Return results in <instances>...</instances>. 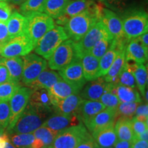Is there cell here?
Segmentation results:
<instances>
[{"mask_svg":"<svg viewBox=\"0 0 148 148\" xmlns=\"http://www.w3.org/2000/svg\"><path fill=\"white\" fill-rule=\"evenodd\" d=\"M137 38L138 40H140V42H141V44L144 47L147 48L148 49V34L147 32H145L140 36H138Z\"/></svg>","mask_w":148,"mask_h":148,"instance_id":"53","label":"cell"},{"mask_svg":"<svg viewBox=\"0 0 148 148\" xmlns=\"http://www.w3.org/2000/svg\"><path fill=\"white\" fill-rule=\"evenodd\" d=\"M127 0H99L102 4L105 5L111 10H122L126 5Z\"/></svg>","mask_w":148,"mask_h":148,"instance_id":"43","label":"cell"},{"mask_svg":"<svg viewBox=\"0 0 148 148\" xmlns=\"http://www.w3.org/2000/svg\"><path fill=\"white\" fill-rule=\"evenodd\" d=\"M75 148H99V146L89 132Z\"/></svg>","mask_w":148,"mask_h":148,"instance_id":"47","label":"cell"},{"mask_svg":"<svg viewBox=\"0 0 148 148\" xmlns=\"http://www.w3.org/2000/svg\"><path fill=\"white\" fill-rule=\"evenodd\" d=\"M125 62V49L119 51L116 55L115 59L109 68L108 72L104 75V80L106 82L117 84V79L120 72L123 69Z\"/></svg>","mask_w":148,"mask_h":148,"instance_id":"29","label":"cell"},{"mask_svg":"<svg viewBox=\"0 0 148 148\" xmlns=\"http://www.w3.org/2000/svg\"><path fill=\"white\" fill-rule=\"evenodd\" d=\"M9 39L6 22L0 23V44L3 43Z\"/></svg>","mask_w":148,"mask_h":148,"instance_id":"48","label":"cell"},{"mask_svg":"<svg viewBox=\"0 0 148 148\" xmlns=\"http://www.w3.org/2000/svg\"><path fill=\"white\" fill-rule=\"evenodd\" d=\"M8 135L11 143L18 148H30L34 139L33 133H21Z\"/></svg>","mask_w":148,"mask_h":148,"instance_id":"36","label":"cell"},{"mask_svg":"<svg viewBox=\"0 0 148 148\" xmlns=\"http://www.w3.org/2000/svg\"><path fill=\"white\" fill-rule=\"evenodd\" d=\"M77 58L74 41L66 39L58 46L49 59L48 65L51 70H60Z\"/></svg>","mask_w":148,"mask_h":148,"instance_id":"11","label":"cell"},{"mask_svg":"<svg viewBox=\"0 0 148 148\" xmlns=\"http://www.w3.org/2000/svg\"><path fill=\"white\" fill-rule=\"evenodd\" d=\"M82 99V97L78 93L73 94L65 99L52 104V110L54 111L55 113L58 114H69L75 113Z\"/></svg>","mask_w":148,"mask_h":148,"instance_id":"23","label":"cell"},{"mask_svg":"<svg viewBox=\"0 0 148 148\" xmlns=\"http://www.w3.org/2000/svg\"><path fill=\"white\" fill-rule=\"evenodd\" d=\"M130 148H148L147 140L133 139L131 141Z\"/></svg>","mask_w":148,"mask_h":148,"instance_id":"50","label":"cell"},{"mask_svg":"<svg viewBox=\"0 0 148 148\" xmlns=\"http://www.w3.org/2000/svg\"><path fill=\"white\" fill-rule=\"evenodd\" d=\"M103 6L102 3H93L91 6L77 15L70 18L64 25V30L70 39L78 41L101 18Z\"/></svg>","mask_w":148,"mask_h":148,"instance_id":"1","label":"cell"},{"mask_svg":"<svg viewBox=\"0 0 148 148\" xmlns=\"http://www.w3.org/2000/svg\"><path fill=\"white\" fill-rule=\"evenodd\" d=\"M21 86L20 83L11 81L0 84V100L9 101L14 92Z\"/></svg>","mask_w":148,"mask_h":148,"instance_id":"40","label":"cell"},{"mask_svg":"<svg viewBox=\"0 0 148 148\" xmlns=\"http://www.w3.org/2000/svg\"><path fill=\"white\" fill-rule=\"evenodd\" d=\"M106 108L104 105L99 101H91L82 99L75 113L79 120L86 124L93 116Z\"/></svg>","mask_w":148,"mask_h":148,"instance_id":"19","label":"cell"},{"mask_svg":"<svg viewBox=\"0 0 148 148\" xmlns=\"http://www.w3.org/2000/svg\"><path fill=\"white\" fill-rule=\"evenodd\" d=\"M91 134L99 148H112L118 140L114 130V123L95 131Z\"/></svg>","mask_w":148,"mask_h":148,"instance_id":"21","label":"cell"},{"mask_svg":"<svg viewBox=\"0 0 148 148\" xmlns=\"http://www.w3.org/2000/svg\"><path fill=\"white\" fill-rule=\"evenodd\" d=\"M134 75L140 95L145 96L147 84V69L144 64H138L132 61H125Z\"/></svg>","mask_w":148,"mask_h":148,"instance_id":"25","label":"cell"},{"mask_svg":"<svg viewBox=\"0 0 148 148\" xmlns=\"http://www.w3.org/2000/svg\"><path fill=\"white\" fill-rule=\"evenodd\" d=\"M10 112L9 101L0 100V125L5 130L8 127Z\"/></svg>","mask_w":148,"mask_h":148,"instance_id":"42","label":"cell"},{"mask_svg":"<svg viewBox=\"0 0 148 148\" xmlns=\"http://www.w3.org/2000/svg\"><path fill=\"white\" fill-rule=\"evenodd\" d=\"M8 0H0V1H8Z\"/></svg>","mask_w":148,"mask_h":148,"instance_id":"58","label":"cell"},{"mask_svg":"<svg viewBox=\"0 0 148 148\" xmlns=\"http://www.w3.org/2000/svg\"><path fill=\"white\" fill-rule=\"evenodd\" d=\"M135 118L138 121L147 122L148 119V106L147 103L140 104V106L136 107L135 111Z\"/></svg>","mask_w":148,"mask_h":148,"instance_id":"44","label":"cell"},{"mask_svg":"<svg viewBox=\"0 0 148 148\" xmlns=\"http://www.w3.org/2000/svg\"><path fill=\"white\" fill-rule=\"evenodd\" d=\"M123 32L127 40L137 38L148 30V16L145 11L135 10L127 12L121 19Z\"/></svg>","mask_w":148,"mask_h":148,"instance_id":"4","label":"cell"},{"mask_svg":"<svg viewBox=\"0 0 148 148\" xmlns=\"http://www.w3.org/2000/svg\"><path fill=\"white\" fill-rule=\"evenodd\" d=\"M114 130L118 140L132 141L134 138L131 119L118 118L114 125Z\"/></svg>","mask_w":148,"mask_h":148,"instance_id":"31","label":"cell"},{"mask_svg":"<svg viewBox=\"0 0 148 148\" xmlns=\"http://www.w3.org/2000/svg\"><path fill=\"white\" fill-rule=\"evenodd\" d=\"M24 1H25V0H8V1H10L11 3H14V4H16V5L21 4Z\"/></svg>","mask_w":148,"mask_h":148,"instance_id":"56","label":"cell"},{"mask_svg":"<svg viewBox=\"0 0 148 148\" xmlns=\"http://www.w3.org/2000/svg\"><path fill=\"white\" fill-rule=\"evenodd\" d=\"M88 133L84 123L80 122L58 132L51 148H75Z\"/></svg>","mask_w":148,"mask_h":148,"instance_id":"7","label":"cell"},{"mask_svg":"<svg viewBox=\"0 0 148 148\" xmlns=\"http://www.w3.org/2000/svg\"><path fill=\"white\" fill-rule=\"evenodd\" d=\"M112 40L108 38H102L95 44L89 53L97 59H100L101 56L106 52L112 43Z\"/></svg>","mask_w":148,"mask_h":148,"instance_id":"41","label":"cell"},{"mask_svg":"<svg viewBox=\"0 0 148 148\" xmlns=\"http://www.w3.org/2000/svg\"><path fill=\"white\" fill-rule=\"evenodd\" d=\"M117 84L123 85V86H129V87L134 88H136V87L134 77L131 70L130 69L129 66H127L126 62H125L124 66H123V69H121L119 76H118Z\"/></svg>","mask_w":148,"mask_h":148,"instance_id":"39","label":"cell"},{"mask_svg":"<svg viewBox=\"0 0 148 148\" xmlns=\"http://www.w3.org/2000/svg\"><path fill=\"white\" fill-rule=\"evenodd\" d=\"M113 85L114 84L112 83L108 82L106 89L101 96L99 100L104 105L106 108L107 107V108L116 109L117 106H119L120 101L116 95H114L113 92L111 91Z\"/></svg>","mask_w":148,"mask_h":148,"instance_id":"37","label":"cell"},{"mask_svg":"<svg viewBox=\"0 0 148 148\" xmlns=\"http://www.w3.org/2000/svg\"><path fill=\"white\" fill-rule=\"evenodd\" d=\"M42 148H51L50 147H42Z\"/></svg>","mask_w":148,"mask_h":148,"instance_id":"59","label":"cell"},{"mask_svg":"<svg viewBox=\"0 0 148 148\" xmlns=\"http://www.w3.org/2000/svg\"><path fill=\"white\" fill-rule=\"evenodd\" d=\"M71 0H47L43 12L56 19L62 15L66 5Z\"/></svg>","mask_w":148,"mask_h":148,"instance_id":"33","label":"cell"},{"mask_svg":"<svg viewBox=\"0 0 148 148\" xmlns=\"http://www.w3.org/2000/svg\"><path fill=\"white\" fill-rule=\"evenodd\" d=\"M27 25V18L26 16L17 12H14L11 14L6 21L9 38L26 34Z\"/></svg>","mask_w":148,"mask_h":148,"instance_id":"20","label":"cell"},{"mask_svg":"<svg viewBox=\"0 0 148 148\" xmlns=\"http://www.w3.org/2000/svg\"><path fill=\"white\" fill-rule=\"evenodd\" d=\"M61 79V77L58 73L50 69H47V68L40 73V75L36 77L35 80L27 85V87L32 90L43 89L49 90L52 87L56 82Z\"/></svg>","mask_w":148,"mask_h":148,"instance_id":"24","label":"cell"},{"mask_svg":"<svg viewBox=\"0 0 148 148\" xmlns=\"http://www.w3.org/2000/svg\"><path fill=\"white\" fill-rule=\"evenodd\" d=\"M12 14L10 5L5 1H0V23L6 22Z\"/></svg>","mask_w":148,"mask_h":148,"instance_id":"46","label":"cell"},{"mask_svg":"<svg viewBox=\"0 0 148 148\" xmlns=\"http://www.w3.org/2000/svg\"></svg>","mask_w":148,"mask_h":148,"instance_id":"61","label":"cell"},{"mask_svg":"<svg viewBox=\"0 0 148 148\" xmlns=\"http://www.w3.org/2000/svg\"><path fill=\"white\" fill-rule=\"evenodd\" d=\"M4 130H5V129L3 128V127L1 126V125H0V134H1V133L4 132Z\"/></svg>","mask_w":148,"mask_h":148,"instance_id":"57","label":"cell"},{"mask_svg":"<svg viewBox=\"0 0 148 148\" xmlns=\"http://www.w3.org/2000/svg\"><path fill=\"white\" fill-rule=\"evenodd\" d=\"M9 140V135L8 133L3 132L0 134V148H3L5 143Z\"/></svg>","mask_w":148,"mask_h":148,"instance_id":"52","label":"cell"},{"mask_svg":"<svg viewBox=\"0 0 148 148\" xmlns=\"http://www.w3.org/2000/svg\"><path fill=\"white\" fill-rule=\"evenodd\" d=\"M27 18L26 35L36 45L44 34L54 27L53 18L45 12H35L26 16Z\"/></svg>","mask_w":148,"mask_h":148,"instance_id":"6","label":"cell"},{"mask_svg":"<svg viewBox=\"0 0 148 148\" xmlns=\"http://www.w3.org/2000/svg\"><path fill=\"white\" fill-rule=\"evenodd\" d=\"M121 50H123V49H120L116 47L115 44H114L113 40H112V42L111 43L109 49L101 56L100 60H99L100 76H104L107 73L109 68L110 67L111 64H112L114 59H115L118 52Z\"/></svg>","mask_w":148,"mask_h":148,"instance_id":"32","label":"cell"},{"mask_svg":"<svg viewBox=\"0 0 148 148\" xmlns=\"http://www.w3.org/2000/svg\"><path fill=\"white\" fill-rule=\"evenodd\" d=\"M76 113L62 114L55 113L45 120L42 125L48 127L56 132H60L67 127L76 125L80 123Z\"/></svg>","mask_w":148,"mask_h":148,"instance_id":"14","label":"cell"},{"mask_svg":"<svg viewBox=\"0 0 148 148\" xmlns=\"http://www.w3.org/2000/svg\"><path fill=\"white\" fill-rule=\"evenodd\" d=\"M131 141L117 140L112 148H130Z\"/></svg>","mask_w":148,"mask_h":148,"instance_id":"51","label":"cell"},{"mask_svg":"<svg viewBox=\"0 0 148 148\" xmlns=\"http://www.w3.org/2000/svg\"><path fill=\"white\" fill-rule=\"evenodd\" d=\"M51 110L27 104L12 129L8 134L32 133L41 125Z\"/></svg>","mask_w":148,"mask_h":148,"instance_id":"2","label":"cell"},{"mask_svg":"<svg viewBox=\"0 0 148 148\" xmlns=\"http://www.w3.org/2000/svg\"><path fill=\"white\" fill-rule=\"evenodd\" d=\"M93 0H73L70 1L66 5L62 15L56 18L58 25H64L68 20L72 16L77 15L88 9L93 4Z\"/></svg>","mask_w":148,"mask_h":148,"instance_id":"18","label":"cell"},{"mask_svg":"<svg viewBox=\"0 0 148 148\" xmlns=\"http://www.w3.org/2000/svg\"><path fill=\"white\" fill-rule=\"evenodd\" d=\"M116 109L107 108L97 113L85 124L87 130L92 133L114 123L116 119Z\"/></svg>","mask_w":148,"mask_h":148,"instance_id":"16","label":"cell"},{"mask_svg":"<svg viewBox=\"0 0 148 148\" xmlns=\"http://www.w3.org/2000/svg\"><path fill=\"white\" fill-rule=\"evenodd\" d=\"M88 83L85 84L80 92L82 99L86 100L99 101L101 96L106 89L108 82L104 80L103 77H99L92 81H88Z\"/></svg>","mask_w":148,"mask_h":148,"instance_id":"17","label":"cell"},{"mask_svg":"<svg viewBox=\"0 0 148 148\" xmlns=\"http://www.w3.org/2000/svg\"><path fill=\"white\" fill-rule=\"evenodd\" d=\"M111 91L116 95L120 102H142V98L139 92L134 88L123 85L114 84Z\"/></svg>","mask_w":148,"mask_h":148,"instance_id":"28","label":"cell"},{"mask_svg":"<svg viewBox=\"0 0 148 148\" xmlns=\"http://www.w3.org/2000/svg\"><path fill=\"white\" fill-rule=\"evenodd\" d=\"M1 58V55H0V58Z\"/></svg>","mask_w":148,"mask_h":148,"instance_id":"60","label":"cell"},{"mask_svg":"<svg viewBox=\"0 0 148 148\" xmlns=\"http://www.w3.org/2000/svg\"><path fill=\"white\" fill-rule=\"evenodd\" d=\"M106 26L113 38L116 45L121 49H124L129 40L125 37L123 29L122 21L114 11L108 8H103L100 20Z\"/></svg>","mask_w":148,"mask_h":148,"instance_id":"9","label":"cell"},{"mask_svg":"<svg viewBox=\"0 0 148 148\" xmlns=\"http://www.w3.org/2000/svg\"><path fill=\"white\" fill-rule=\"evenodd\" d=\"M68 38L69 37L63 27L58 25H54L37 42L34 46V51L42 58L49 60L55 49Z\"/></svg>","mask_w":148,"mask_h":148,"instance_id":"3","label":"cell"},{"mask_svg":"<svg viewBox=\"0 0 148 148\" xmlns=\"http://www.w3.org/2000/svg\"><path fill=\"white\" fill-rule=\"evenodd\" d=\"M23 59V73L21 80L25 86L36 79L42 71L47 68L45 59L36 53H28L22 56Z\"/></svg>","mask_w":148,"mask_h":148,"instance_id":"12","label":"cell"},{"mask_svg":"<svg viewBox=\"0 0 148 148\" xmlns=\"http://www.w3.org/2000/svg\"><path fill=\"white\" fill-rule=\"evenodd\" d=\"M138 103L136 102H120L116 110V118L132 119Z\"/></svg>","mask_w":148,"mask_h":148,"instance_id":"38","label":"cell"},{"mask_svg":"<svg viewBox=\"0 0 148 148\" xmlns=\"http://www.w3.org/2000/svg\"><path fill=\"white\" fill-rule=\"evenodd\" d=\"M133 139H139V140H148V130H146L143 133H140L139 134H136L134 136Z\"/></svg>","mask_w":148,"mask_h":148,"instance_id":"54","label":"cell"},{"mask_svg":"<svg viewBox=\"0 0 148 148\" xmlns=\"http://www.w3.org/2000/svg\"><path fill=\"white\" fill-rule=\"evenodd\" d=\"M34 138H38L43 142L45 147H50L56 136L58 132L53 130L48 127L40 125L32 132Z\"/></svg>","mask_w":148,"mask_h":148,"instance_id":"35","label":"cell"},{"mask_svg":"<svg viewBox=\"0 0 148 148\" xmlns=\"http://www.w3.org/2000/svg\"><path fill=\"white\" fill-rule=\"evenodd\" d=\"M28 103L32 106L53 111L50 96L47 89L40 88L33 90Z\"/></svg>","mask_w":148,"mask_h":148,"instance_id":"30","label":"cell"},{"mask_svg":"<svg viewBox=\"0 0 148 148\" xmlns=\"http://www.w3.org/2000/svg\"><path fill=\"white\" fill-rule=\"evenodd\" d=\"M3 148H18V147H16V146H14L13 144L11 143L10 139H9L8 141L5 143V145Z\"/></svg>","mask_w":148,"mask_h":148,"instance_id":"55","label":"cell"},{"mask_svg":"<svg viewBox=\"0 0 148 148\" xmlns=\"http://www.w3.org/2000/svg\"><path fill=\"white\" fill-rule=\"evenodd\" d=\"M58 74L63 80L80 90L86 83L80 58H76L69 65L59 70Z\"/></svg>","mask_w":148,"mask_h":148,"instance_id":"13","label":"cell"},{"mask_svg":"<svg viewBox=\"0 0 148 148\" xmlns=\"http://www.w3.org/2000/svg\"><path fill=\"white\" fill-rule=\"evenodd\" d=\"M48 91L50 96L51 104H53L57 101L65 99L69 95L79 93L80 90L61 79L56 82Z\"/></svg>","mask_w":148,"mask_h":148,"instance_id":"22","label":"cell"},{"mask_svg":"<svg viewBox=\"0 0 148 148\" xmlns=\"http://www.w3.org/2000/svg\"><path fill=\"white\" fill-rule=\"evenodd\" d=\"M131 123H132V130L134 135L139 134L146 130H148L147 122L138 121L136 118L134 117L131 119Z\"/></svg>","mask_w":148,"mask_h":148,"instance_id":"45","label":"cell"},{"mask_svg":"<svg viewBox=\"0 0 148 148\" xmlns=\"http://www.w3.org/2000/svg\"><path fill=\"white\" fill-rule=\"evenodd\" d=\"M99 59L90 53H86L81 59L83 73L86 81H92L101 77L99 73Z\"/></svg>","mask_w":148,"mask_h":148,"instance_id":"26","label":"cell"},{"mask_svg":"<svg viewBox=\"0 0 148 148\" xmlns=\"http://www.w3.org/2000/svg\"><path fill=\"white\" fill-rule=\"evenodd\" d=\"M0 63L3 64L8 69L11 82L19 83L23 73V59L21 57L0 58Z\"/></svg>","mask_w":148,"mask_h":148,"instance_id":"27","label":"cell"},{"mask_svg":"<svg viewBox=\"0 0 148 148\" xmlns=\"http://www.w3.org/2000/svg\"><path fill=\"white\" fill-rule=\"evenodd\" d=\"M34 48L32 40L25 34L9 38L0 44V55L3 58L24 56L30 53Z\"/></svg>","mask_w":148,"mask_h":148,"instance_id":"8","label":"cell"},{"mask_svg":"<svg viewBox=\"0 0 148 148\" xmlns=\"http://www.w3.org/2000/svg\"><path fill=\"white\" fill-rule=\"evenodd\" d=\"M9 81L10 80L8 69L3 64L0 63V84Z\"/></svg>","mask_w":148,"mask_h":148,"instance_id":"49","label":"cell"},{"mask_svg":"<svg viewBox=\"0 0 148 148\" xmlns=\"http://www.w3.org/2000/svg\"><path fill=\"white\" fill-rule=\"evenodd\" d=\"M32 91L33 90L27 86H21L9 100L10 112L8 127L5 129L6 133H8L12 129L16 121L26 108Z\"/></svg>","mask_w":148,"mask_h":148,"instance_id":"10","label":"cell"},{"mask_svg":"<svg viewBox=\"0 0 148 148\" xmlns=\"http://www.w3.org/2000/svg\"><path fill=\"white\" fill-rule=\"evenodd\" d=\"M46 1L47 0H25L21 4L20 11L25 16L35 12H43Z\"/></svg>","mask_w":148,"mask_h":148,"instance_id":"34","label":"cell"},{"mask_svg":"<svg viewBox=\"0 0 148 148\" xmlns=\"http://www.w3.org/2000/svg\"><path fill=\"white\" fill-rule=\"evenodd\" d=\"M102 38L113 39L102 22L98 21L80 40L74 42L77 58L82 59L83 56L89 53L96 42Z\"/></svg>","mask_w":148,"mask_h":148,"instance_id":"5","label":"cell"},{"mask_svg":"<svg viewBox=\"0 0 148 148\" xmlns=\"http://www.w3.org/2000/svg\"><path fill=\"white\" fill-rule=\"evenodd\" d=\"M148 49L144 47L138 38H132L127 42L125 49V61H132L145 64L147 60Z\"/></svg>","mask_w":148,"mask_h":148,"instance_id":"15","label":"cell"}]
</instances>
